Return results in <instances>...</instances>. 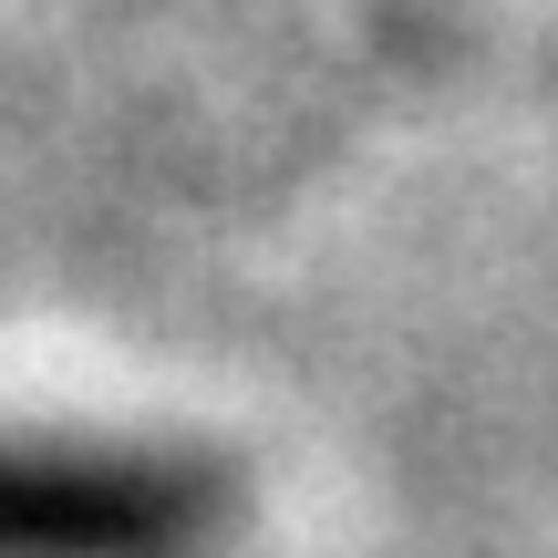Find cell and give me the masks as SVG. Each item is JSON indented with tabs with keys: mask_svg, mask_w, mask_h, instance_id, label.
<instances>
[{
	"mask_svg": "<svg viewBox=\"0 0 558 558\" xmlns=\"http://www.w3.org/2000/svg\"><path fill=\"white\" fill-rule=\"evenodd\" d=\"M239 465L166 435L0 424V558H228Z\"/></svg>",
	"mask_w": 558,
	"mask_h": 558,
	"instance_id": "1",
	"label": "cell"
}]
</instances>
